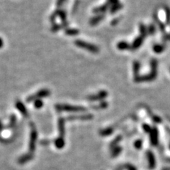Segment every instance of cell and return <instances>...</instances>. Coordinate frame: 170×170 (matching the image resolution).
I'll return each instance as SVG.
<instances>
[{
	"label": "cell",
	"instance_id": "obj_14",
	"mask_svg": "<svg viewBox=\"0 0 170 170\" xmlns=\"http://www.w3.org/2000/svg\"><path fill=\"white\" fill-rule=\"evenodd\" d=\"M117 47H118V48L120 49V50H125V49H127V47H128V45H127V42H118V45H117Z\"/></svg>",
	"mask_w": 170,
	"mask_h": 170
},
{
	"label": "cell",
	"instance_id": "obj_15",
	"mask_svg": "<svg viewBox=\"0 0 170 170\" xmlns=\"http://www.w3.org/2000/svg\"><path fill=\"white\" fill-rule=\"evenodd\" d=\"M3 45H4V41H3V39L0 37V48H1Z\"/></svg>",
	"mask_w": 170,
	"mask_h": 170
},
{
	"label": "cell",
	"instance_id": "obj_13",
	"mask_svg": "<svg viewBox=\"0 0 170 170\" xmlns=\"http://www.w3.org/2000/svg\"><path fill=\"white\" fill-rule=\"evenodd\" d=\"M33 104L34 106L36 108H40L41 107L43 106V103H42V101L41 99H36L33 101Z\"/></svg>",
	"mask_w": 170,
	"mask_h": 170
},
{
	"label": "cell",
	"instance_id": "obj_11",
	"mask_svg": "<svg viewBox=\"0 0 170 170\" xmlns=\"http://www.w3.org/2000/svg\"><path fill=\"white\" fill-rule=\"evenodd\" d=\"M55 144L57 148H59V149L62 148L64 144V138H62V137H59V138H57V140H55Z\"/></svg>",
	"mask_w": 170,
	"mask_h": 170
},
{
	"label": "cell",
	"instance_id": "obj_8",
	"mask_svg": "<svg viewBox=\"0 0 170 170\" xmlns=\"http://www.w3.org/2000/svg\"><path fill=\"white\" fill-rule=\"evenodd\" d=\"M58 129L59 130V137L63 138L64 135V118H59L58 120Z\"/></svg>",
	"mask_w": 170,
	"mask_h": 170
},
{
	"label": "cell",
	"instance_id": "obj_3",
	"mask_svg": "<svg viewBox=\"0 0 170 170\" xmlns=\"http://www.w3.org/2000/svg\"><path fill=\"white\" fill-rule=\"evenodd\" d=\"M56 109L59 111H69V112H78L84 111L86 108L82 106H72L68 104H57L56 105Z\"/></svg>",
	"mask_w": 170,
	"mask_h": 170
},
{
	"label": "cell",
	"instance_id": "obj_2",
	"mask_svg": "<svg viewBox=\"0 0 170 170\" xmlns=\"http://www.w3.org/2000/svg\"><path fill=\"white\" fill-rule=\"evenodd\" d=\"M50 91L47 89H42L39 90L36 93H33V94L30 95L26 98V101L28 103H30V102L34 101L36 99H41V98H45L50 96Z\"/></svg>",
	"mask_w": 170,
	"mask_h": 170
},
{
	"label": "cell",
	"instance_id": "obj_5",
	"mask_svg": "<svg viewBox=\"0 0 170 170\" xmlns=\"http://www.w3.org/2000/svg\"><path fill=\"white\" fill-rule=\"evenodd\" d=\"M107 95H108V92L106 91H105V90H102V91H100L99 92L96 93V94L89 96L87 98L89 101H98V100H102L104 98H106Z\"/></svg>",
	"mask_w": 170,
	"mask_h": 170
},
{
	"label": "cell",
	"instance_id": "obj_1",
	"mask_svg": "<svg viewBox=\"0 0 170 170\" xmlns=\"http://www.w3.org/2000/svg\"><path fill=\"white\" fill-rule=\"evenodd\" d=\"M74 44H75L76 46L81 47L82 49H85V50H88L90 52H92V53L96 54L99 52V48L96 45L89 43V42H85L84 40H76L74 41Z\"/></svg>",
	"mask_w": 170,
	"mask_h": 170
},
{
	"label": "cell",
	"instance_id": "obj_9",
	"mask_svg": "<svg viewBox=\"0 0 170 170\" xmlns=\"http://www.w3.org/2000/svg\"><path fill=\"white\" fill-rule=\"evenodd\" d=\"M79 33V30L75 28H67L65 30V34L68 35H76Z\"/></svg>",
	"mask_w": 170,
	"mask_h": 170
},
{
	"label": "cell",
	"instance_id": "obj_4",
	"mask_svg": "<svg viewBox=\"0 0 170 170\" xmlns=\"http://www.w3.org/2000/svg\"><path fill=\"white\" fill-rule=\"evenodd\" d=\"M37 139V132L35 127L33 124H31V132H30V142H29V149L30 152H33L35 148V142Z\"/></svg>",
	"mask_w": 170,
	"mask_h": 170
},
{
	"label": "cell",
	"instance_id": "obj_6",
	"mask_svg": "<svg viewBox=\"0 0 170 170\" xmlns=\"http://www.w3.org/2000/svg\"><path fill=\"white\" fill-rule=\"evenodd\" d=\"M15 106H16L17 109L21 112V113L22 115H24L25 117L28 116V111H27V110H26V108H25V105L23 104L21 101H19V100L16 101Z\"/></svg>",
	"mask_w": 170,
	"mask_h": 170
},
{
	"label": "cell",
	"instance_id": "obj_16",
	"mask_svg": "<svg viewBox=\"0 0 170 170\" xmlns=\"http://www.w3.org/2000/svg\"><path fill=\"white\" fill-rule=\"evenodd\" d=\"M1 128H2V125H1V123L0 122V130H1Z\"/></svg>",
	"mask_w": 170,
	"mask_h": 170
},
{
	"label": "cell",
	"instance_id": "obj_10",
	"mask_svg": "<svg viewBox=\"0 0 170 170\" xmlns=\"http://www.w3.org/2000/svg\"><path fill=\"white\" fill-rule=\"evenodd\" d=\"M103 18V16H95V17H93V18H92L91 19V21H90V24L91 25H96L97 23L99 22L100 21H101L102 19Z\"/></svg>",
	"mask_w": 170,
	"mask_h": 170
},
{
	"label": "cell",
	"instance_id": "obj_12",
	"mask_svg": "<svg viewBox=\"0 0 170 170\" xmlns=\"http://www.w3.org/2000/svg\"><path fill=\"white\" fill-rule=\"evenodd\" d=\"M32 157L29 154H26V155L25 156H23V157H21V158L19 159V162L20 163H25L26 162L29 161L30 159H31Z\"/></svg>",
	"mask_w": 170,
	"mask_h": 170
},
{
	"label": "cell",
	"instance_id": "obj_7",
	"mask_svg": "<svg viewBox=\"0 0 170 170\" xmlns=\"http://www.w3.org/2000/svg\"><path fill=\"white\" fill-rule=\"evenodd\" d=\"M93 118V115L91 114L86 115H73V116H69V120H90Z\"/></svg>",
	"mask_w": 170,
	"mask_h": 170
}]
</instances>
